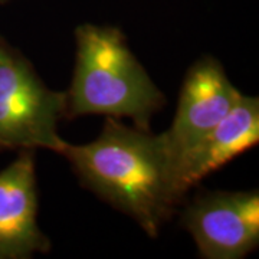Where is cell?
<instances>
[{"label": "cell", "mask_w": 259, "mask_h": 259, "mask_svg": "<svg viewBox=\"0 0 259 259\" xmlns=\"http://www.w3.org/2000/svg\"><path fill=\"white\" fill-rule=\"evenodd\" d=\"M59 154L69 161L82 186L130 216L150 238H157L183 202L163 134L107 117L94 141L65 143Z\"/></svg>", "instance_id": "6da1fadb"}, {"label": "cell", "mask_w": 259, "mask_h": 259, "mask_svg": "<svg viewBox=\"0 0 259 259\" xmlns=\"http://www.w3.org/2000/svg\"><path fill=\"white\" fill-rule=\"evenodd\" d=\"M75 69L66 91V118L105 115L131 118L150 130L166 97L131 52L120 29L83 23L75 29Z\"/></svg>", "instance_id": "7a4b0ae2"}, {"label": "cell", "mask_w": 259, "mask_h": 259, "mask_svg": "<svg viewBox=\"0 0 259 259\" xmlns=\"http://www.w3.org/2000/svg\"><path fill=\"white\" fill-rule=\"evenodd\" d=\"M66 94L48 88L35 68L0 36V150L45 148L61 153L58 125Z\"/></svg>", "instance_id": "3957f363"}, {"label": "cell", "mask_w": 259, "mask_h": 259, "mask_svg": "<svg viewBox=\"0 0 259 259\" xmlns=\"http://www.w3.org/2000/svg\"><path fill=\"white\" fill-rule=\"evenodd\" d=\"M241 94L228 78L222 64L213 56H203L189 68L179 95L176 115L170 128L161 133L176 189L177 173L186 156L223 120ZM180 199L183 200L182 196Z\"/></svg>", "instance_id": "277c9868"}, {"label": "cell", "mask_w": 259, "mask_h": 259, "mask_svg": "<svg viewBox=\"0 0 259 259\" xmlns=\"http://www.w3.org/2000/svg\"><path fill=\"white\" fill-rule=\"evenodd\" d=\"M182 225L204 259H242L259 245V194L207 192L194 197Z\"/></svg>", "instance_id": "5b68a950"}, {"label": "cell", "mask_w": 259, "mask_h": 259, "mask_svg": "<svg viewBox=\"0 0 259 259\" xmlns=\"http://www.w3.org/2000/svg\"><path fill=\"white\" fill-rule=\"evenodd\" d=\"M49 250L51 241L37 225L35 154L20 150L0 171V259H29Z\"/></svg>", "instance_id": "8992f818"}, {"label": "cell", "mask_w": 259, "mask_h": 259, "mask_svg": "<svg viewBox=\"0 0 259 259\" xmlns=\"http://www.w3.org/2000/svg\"><path fill=\"white\" fill-rule=\"evenodd\" d=\"M259 141V100L241 94L223 120L213 127L186 156L177 173L182 197L204 177L212 175Z\"/></svg>", "instance_id": "52a82bcc"}, {"label": "cell", "mask_w": 259, "mask_h": 259, "mask_svg": "<svg viewBox=\"0 0 259 259\" xmlns=\"http://www.w3.org/2000/svg\"><path fill=\"white\" fill-rule=\"evenodd\" d=\"M0 2H6V0H0Z\"/></svg>", "instance_id": "ba28073f"}]
</instances>
